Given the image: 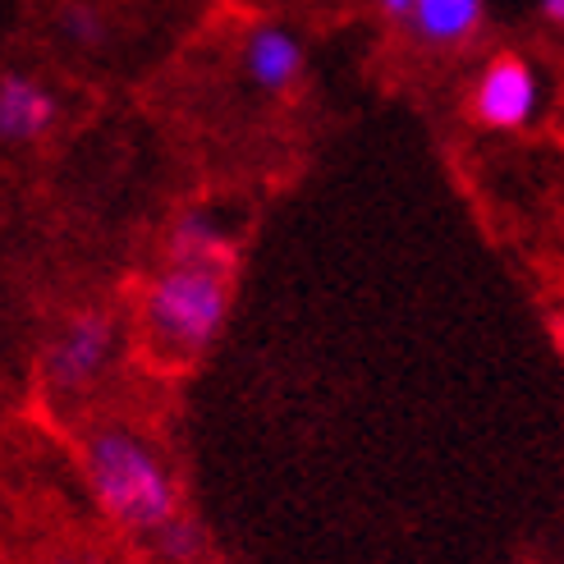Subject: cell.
I'll return each instance as SVG.
<instances>
[{"label":"cell","mask_w":564,"mask_h":564,"mask_svg":"<svg viewBox=\"0 0 564 564\" xmlns=\"http://www.w3.org/2000/svg\"><path fill=\"white\" fill-rule=\"evenodd\" d=\"M83 468L101 510L129 532H152L180 514L175 477L156 445L124 427H106L83 445Z\"/></svg>","instance_id":"cell-1"},{"label":"cell","mask_w":564,"mask_h":564,"mask_svg":"<svg viewBox=\"0 0 564 564\" xmlns=\"http://www.w3.org/2000/svg\"><path fill=\"white\" fill-rule=\"evenodd\" d=\"M230 313V271L216 267H184L171 262L143 299V322L156 335V345L175 349L184 358L203 354Z\"/></svg>","instance_id":"cell-2"},{"label":"cell","mask_w":564,"mask_h":564,"mask_svg":"<svg viewBox=\"0 0 564 564\" xmlns=\"http://www.w3.org/2000/svg\"><path fill=\"white\" fill-rule=\"evenodd\" d=\"M120 349V326L101 307H88L65 322V330L55 335V345L46 349V386L61 394L88 390Z\"/></svg>","instance_id":"cell-3"},{"label":"cell","mask_w":564,"mask_h":564,"mask_svg":"<svg viewBox=\"0 0 564 564\" xmlns=\"http://www.w3.org/2000/svg\"><path fill=\"white\" fill-rule=\"evenodd\" d=\"M542 110V78L528 61L519 55H496V61L482 69L473 88V116L482 129H500L514 133L528 129Z\"/></svg>","instance_id":"cell-4"},{"label":"cell","mask_w":564,"mask_h":564,"mask_svg":"<svg viewBox=\"0 0 564 564\" xmlns=\"http://www.w3.org/2000/svg\"><path fill=\"white\" fill-rule=\"evenodd\" d=\"M61 120V101L46 83L28 74L0 78V143H37Z\"/></svg>","instance_id":"cell-5"},{"label":"cell","mask_w":564,"mask_h":564,"mask_svg":"<svg viewBox=\"0 0 564 564\" xmlns=\"http://www.w3.org/2000/svg\"><path fill=\"white\" fill-rule=\"evenodd\" d=\"M243 65H248V78L258 83V88L285 93L290 83L303 74V42L290 33V28L262 23V28H252V33H248Z\"/></svg>","instance_id":"cell-6"},{"label":"cell","mask_w":564,"mask_h":564,"mask_svg":"<svg viewBox=\"0 0 564 564\" xmlns=\"http://www.w3.org/2000/svg\"><path fill=\"white\" fill-rule=\"evenodd\" d=\"M171 262L230 271L235 267V239L225 230V220L212 212H184L171 230Z\"/></svg>","instance_id":"cell-7"},{"label":"cell","mask_w":564,"mask_h":564,"mask_svg":"<svg viewBox=\"0 0 564 564\" xmlns=\"http://www.w3.org/2000/svg\"><path fill=\"white\" fill-rule=\"evenodd\" d=\"M482 14L487 0H413L404 23L432 46H459L482 28Z\"/></svg>","instance_id":"cell-8"},{"label":"cell","mask_w":564,"mask_h":564,"mask_svg":"<svg viewBox=\"0 0 564 564\" xmlns=\"http://www.w3.org/2000/svg\"><path fill=\"white\" fill-rule=\"evenodd\" d=\"M152 546H156L161 560L188 564V560H197V551H203V528H197L193 519H184V514H175L171 523H161L152 532Z\"/></svg>","instance_id":"cell-9"},{"label":"cell","mask_w":564,"mask_h":564,"mask_svg":"<svg viewBox=\"0 0 564 564\" xmlns=\"http://www.w3.org/2000/svg\"><path fill=\"white\" fill-rule=\"evenodd\" d=\"M61 33H65L74 46H83V51H97V46L110 37V23H106L93 6H69V10L61 14Z\"/></svg>","instance_id":"cell-10"},{"label":"cell","mask_w":564,"mask_h":564,"mask_svg":"<svg viewBox=\"0 0 564 564\" xmlns=\"http://www.w3.org/2000/svg\"><path fill=\"white\" fill-rule=\"evenodd\" d=\"M377 6H381L386 19H409V6H413V0H377Z\"/></svg>","instance_id":"cell-11"},{"label":"cell","mask_w":564,"mask_h":564,"mask_svg":"<svg viewBox=\"0 0 564 564\" xmlns=\"http://www.w3.org/2000/svg\"><path fill=\"white\" fill-rule=\"evenodd\" d=\"M538 10H542L546 23H560L564 19V0H538Z\"/></svg>","instance_id":"cell-12"},{"label":"cell","mask_w":564,"mask_h":564,"mask_svg":"<svg viewBox=\"0 0 564 564\" xmlns=\"http://www.w3.org/2000/svg\"><path fill=\"white\" fill-rule=\"evenodd\" d=\"M42 564H97L88 555H55V560H42Z\"/></svg>","instance_id":"cell-13"}]
</instances>
